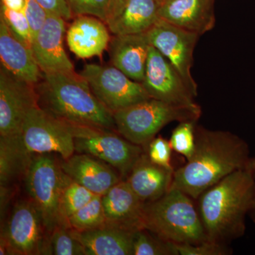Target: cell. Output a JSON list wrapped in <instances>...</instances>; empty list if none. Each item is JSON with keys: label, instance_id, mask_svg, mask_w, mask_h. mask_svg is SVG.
<instances>
[{"label": "cell", "instance_id": "obj_31", "mask_svg": "<svg viewBox=\"0 0 255 255\" xmlns=\"http://www.w3.org/2000/svg\"><path fill=\"white\" fill-rule=\"evenodd\" d=\"M73 16L89 15L107 22L110 0H67Z\"/></svg>", "mask_w": 255, "mask_h": 255}, {"label": "cell", "instance_id": "obj_17", "mask_svg": "<svg viewBox=\"0 0 255 255\" xmlns=\"http://www.w3.org/2000/svg\"><path fill=\"white\" fill-rule=\"evenodd\" d=\"M0 60L1 67L14 76L36 85L43 74L31 46L0 18Z\"/></svg>", "mask_w": 255, "mask_h": 255}, {"label": "cell", "instance_id": "obj_15", "mask_svg": "<svg viewBox=\"0 0 255 255\" xmlns=\"http://www.w3.org/2000/svg\"><path fill=\"white\" fill-rule=\"evenodd\" d=\"M102 197L106 224L133 232L144 229L145 204L125 179L114 185Z\"/></svg>", "mask_w": 255, "mask_h": 255}, {"label": "cell", "instance_id": "obj_28", "mask_svg": "<svg viewBox=\"0 0 255 255\" xmlns=\"http://www.w3.org/2000/svg\"><path fill=\"white\" fill-rule=\"evenodd\" d=\"M51 255H86L85 248L70 233V228L58 225L50 233Z\"/></svg>", "mask_w": 255, "mask_h": 255}, {"label": "cell", "instance_id": "obj_13", "mask_svg": "<svg viewBox=\"0 0 255 255\" xmlns=\"http://www.w3.org/2000/svg\"><path fill=\"white\" fill-rule=\"evenodd\" d=\"M147 33L150 44L168 59L191 90L198 95L197 84L193 78L191 68L194 48L200 36L161 18Z\"/></svg>", "mask_w": 255, "mask_h": 255}, {"label": "cell", "instance_id": "obj_40", "mask_svg": "<svg viewBox=\"0 0 255 255\" xmlns=\"http://www.w3.org/2000/svg\"><path fill=\"white\" fill-rule=\"evenodd\" d=\"M157 1L160 4L161 2H162V1H164V0H157Z\"/></svg>", "mask_w": 255, "mask_h": 255}, {"label": "cell", "instance_id": "obj_12", "mask_svg": "<svg viewBox=\"0 0 255 255\" xmlns=\"http://www.w3.org/2000/svg\"><path fill=\"white\" fill-rule=\"evenodd\" d=\"M38 106L36 85L0 70V137L21 136L23 122Z\"/></svg>", "mask_w": 255, "mask_h": 255}, {"label": "cell", "instance_id": "obj_24", "mask_svg": "<svg viewBox=\"0 0 255 255\" xmlns=\"http://www.w3.org/2000/svg\"><path fill=\"white\" fill-rule=\"evenodd\" d=\"M0 138V181L4 190L16 178L24 177L33 155L25 148L21 136Z\"/></svg>", "mask_w": 255, "mask_h": 255}, {"label": "cell", "instance_id": "obj_25", "mask_svg": "<svg viewBox=\"0 0 255 255\" xmlns=\"http://www.w3.org/2000/svg\"><path fill=\"white\" fill-rule=\"evenodd\" d=\"M95 196L66 174L58 204V225L67 227L69 218L88 204Z\"/></svg>", "mask_w": 255, "mask_h": 255}, {"label": "cell", "instance_id": "obj_34", "mask_svg": "<svg viewBox=\"0 0 255 255\" xmlns=\"http://www.w3.org/2000/svg\"><path fill=\"white\" fill-rule=\"evenodd\" d=\"M23 12L29 21L33 37L43 26L48 16V13L37 0H24Z\"/></svg>", "mask_w": 255, "mask_h": 255}, {"label": "cell", "instance_id": "obj_32", "mask_svg": "<svg viewBox=\"0 0 255 255\" xmlns=\"http://www.w3.org/2000/svg\"><path fill=\"white\" fill-rule=\"evenodd\" d=\"M175 245L179 255H230L233 253L228 245L210 241L197 245Z\"/></svg>", "mask_w": 255, "mask_h": 255}, {"label": "cell", "instance_id": "obj_7", "mask_svg": "<svg viewBox=\"0 0 255 255\" xmlns=\"http://www.w3.org/2000/svg\"><path fill=\"white\" fill-rule=\"evenodd\" d=\"M66 174L53 154H38L31 158L25 174L30 199L41 213L47 231L58 225V204Z\"/></svg>", "mask_w": 255, "mask_h": 255}, {"label": "cell", "instance_id": "obj_30", "mask_svg": "<svg viewBox=\"0 0 255 255\" xmlns=\"http://www.w3.org/2000/svg\"><path fill=\"white\" fill-rule=\"evenodd\" d=\"M0 18L18 36L31 46L33 34L27 17L23 11H16L1 4Z\"/></svg>", "mask_w": 255, "mask_h": 255}, {"label": "cell", "instance_id": "obj_23", "mask_svg": "<svg viewBox=\"0 0 255 255\" xmlns=\"http://www.w3.org/2000/svg\"><path fill=\"white\" fill-rule=\"evenodd\" d=\"M157 0H130L122 14L107 25L114 35L147 33L159 19Z\"/></svg>", "mask_w": 255, "mask_h": 255}, {"label": "cell", "instance_id": "obj_39", "mask_svg": "<svg viewBox=\"0 0 255 255\" xmlns=\"http://www.w3.org/2000/svg\"><path fill=\"white\" fill-rule=\"evenodd\" d=\"M248 169L251 170L252 174L254 176L255 179V157L254 158H251L250 161L249 166H248Z\"/></svg>", "mask_w": 255, "mask_h": 255}, {"label": "cell", "instance_id": "obj_6", "mask_svg": "<svg viewBox=\"0 0 255 255\" xmlns=\"http://www.w3.org/2000/svg\"><path fill=\"white\" fill-rule=\"evenodd\" d=\"M65 124L73 135L75 152L87 154L110 164L123 179H127L145 151V147L132 143L115 130Z\"/></svg>", "mask_w": 255, "mask_h": 255}, {"label": "cell", "instance_id": "obj_22", "mask_svg": "<svg viewBox=\"0 0 255 255\" xmlns=\"http://www.w3.org/2000/svg\"><path fill=\"white\" fill-rule=\"evenodd\" d=\"M84 246L86 255H133L135 233L109 225L86 231L70 229Z\"/></svg>", "mask_w": 255, "mask_h": 255}, {"label": "cell", "instance_id": "obj_36", "mask_svg": "<svg viewBox=\"0 0 255 255\" xmlns=\"http://www.w3.org/2000/svg\"><path fill=\"white\" fill-rule=\"evenodd\" d=\"M129 1L130 0H110L108 17L106 22L107 25L112 23L122 14Z\"/></svg>", "mask_w": 255, "mask_h": 255}, {"label": "cell", "instance_id": "obj_20", "mask_svg": "<svg viewBox=\"0 0 255 255\" xmlns=\"http://www.w3.org/2000/svg\"><path fill=\"white\" fill-rule=\"evenodd\" d=\"M174 172V169L152 162L145 151L125 180L139 199L147 204L160 199L168 192Z\"/></svg>", "mask_w": 255, "mask_h": 255}, {"label": "cell", "instance_id": "obj_3", "mask_svg": "<svg viewBox=\"0 0 255 255\" xmlns=\"http://www.w3.org/2000/svg\"><path fill=\"white\" fill-rule=\"evenodd\" d=\"M43 74L36 85L41 110L64 123L117 131L113 113L101 103L80 74L75 70Z\"/></svg>", "mask_w": 255, "mask_h": 255}, {"label": "cell", "instance_id": "obj_38", "mask_svg": "<svg viewBox=\"0 0 255 255\" xmlns=\"http://www.w3.org/2000/svg\"><path fill=\"white\" fill-rule=\"evenodd\" d=\"M251 219L253 220V222L255 223V182L254 187V192H253V202H252V206L251 211L249 213Z\"/></svg>", "mask_w": 255, "mask_h": 255}, {"label": "cell", "instance_id": "obj_18", "mask_svg": "<svg viewBox=\"0 0 255 255\" xmlns=\"http://www.w3.org/2000/svg\"><path fill=\"white\" fill-rule=\"evenodd\" d=\"M150 46L147 33L114 35L110 47L112 65L128 78L142 82Z\"/></svg>", "mask_w": 255, "mask_h": 255}, {"label": "cell", "instance_id": "obj_9", "mask_svg": "<svg viewBox=\"0 0 255 255\" xmlns=\"http://www.w3.org/2000/svg\"><path fill=\"white\" fill-rule=\"evenodd\" d=\"M80 75L101 103L113 114L151 99L142 82L132 80L114 66L88 64Z\"/></svg>", "mask_w": 255, "mask_h": 255}, {"label": "cell", "instance_id": "obj_21", "mask_svg": "<svg viewBox=\"0 0 255 255\" xmlns=\"http://www.w3.org/2000/svg\"><path fill=\"white\" fill-rule=\"evenodd\" d=\"M209 0H164L159 4V18L199 36L214 27L215 18Z\"/></svg>", "mask_w": 255, "mask_h": 255}, {"label": "cell", "instance_id": "obj_2", "mask_svg": "<svg viewBox=\"0 0 255 255\" xmlns=\"http://www.w3.org/2000/svg\"><path fill=\"white\" fill-rule=\"evenodd\" d=\"M255 182L249 169H241L198 197L196 206L208 241L228 245L244 236Z\"/></svg>", "mask_w": 255, "mask_h": 255}, {"label": "cell", "instance_id": "obj_14", "mask_svg": "<svg viewBox=\"0 0 255 255\" xmlns=\"http://www.w3.org/2000/svg\"><path fill=\"white\" fill-rule=\"evenodd\" d=\"M65 32V20L48 14L43 26L33 36L31 48L42 73L74 70L73 64L64 49Z\"/></svg>", "mask_w": 255, "mask_h": 255}, {"label": "cell", "instance_id": "obj_37", "mask_svg": "<svg viewBox=\"0 0 255 255\" xmlns=\"http://www.w3.org/2000/svg\"><path fill=\"white\" fill-rule=\"evenodd\" d=\"M1 4L16 11H23L24 9V0H1Z\"/></svg>", "mask_w": 255, "mask_h": 255}, {"label": "cell", "instance_id": "obj_26", "mask_svg": "<svg viewBox=\"0 0 255 255\" xmlns=\"http://www.w3.org/2000/svg\"><path fill=\"white\" fill-rule=\"evenodd\" d=\"M106 224L102 196H95L88 204L70 216L67 227L76 231H86Z\"/></svg>", "mask_w": 255, "mask_h": 255}, {"label": "cell", "instance_id": "obj_19", "mask_svg": "<svg viewBox=\"0 0 255 255\" xmlns=\"http://www.w3.org/2000/svg\"><path fill=\"white\" fill-rule=\"evenodd\" d=\"M109 29L100 18L89 15L76 16L67 31L70 51L82 59L100 56L110 43Z\"/></svg>", "mask_w": 255, "mask_h": 255}, {"label": "cell", "instance_id": "obj_1", "mask_svg": "<svg viewBox=\"0 0 255 255\" xmlns=\"http://www.w3.org/2000/svg\"><path fill=\"white\" fill-rule=\"evenodd\" d=\"M249 145L236 134L195 127V150L182 167L174 169L170 189L196 200L206 189L230 174L248 168Z\"/></svg>", "mask_w": 255, "mask_h": 255}, {"label": "cell", "instance_id": "obj_29", "mask_svg": "<svg viewBox=\"0 0 255 255\" xmlns=\"http://www.w3.org/2000/svg\"><path fill=\"white\" fill-rule=\"evenodd\" d=\"M196 122H180L176 127L169 142L172 150L187 158H191L195 150Z\"/></svg>", "mask_w": 255, "mask_h": 255}, {"label": "cell", "instance_id": "obj_16", "mask_svg": "<svg viewBox=\"0 0 255 255\" xmlns=\"http://www.w3.org/2000/svg\"><path fill=\"white\" fill-rule=\"evenodd\" d=\"M60 164L69 177L96 195L103 196L123 180L110 164L87 154L74 153L68 159L62 158Z\"/></svg>", "mask_w": 255, "mask_h": 255}, {"label": "cell", "instance_id": "obj_27", "mask_svg": "<svg viewBox=\"0 0 255 255\" xmlns=\"http://www.w3.org/2000/svg\"><path fill=\"white\" fill-rule=\"evenodd\" d=\"M133 255H179L176 245L146 229L140 230L135 234Z\"/></svg>", "mask_w": 255, "mask_h": 255}, {"label": "cell", "instance_id": "obj_33", "mask_svg": "<svg viewBox=\"0 0 255 255\" xmlns=\"http://www.w3.org/2000/svg\"><path fill=\"white\" fill-rule=\"evenodd\" d=\"M146 153L152 162L169 169H174L171 164L172 147L164 137H155L145 147Z\"/></svg>", "mask_w": 255, "mask_h": 255}, {"label": "cell", "instance_id": "obj_35", "mask_svg": "<svg viewBox=\"0 0 255 255\" xmlns=\"http://www.w3.org/2000/svg\"><path fill=\"white\" fill-rule=\"evenodd\" d=\"M48 14H54L66 20H70L73 15L69 7L67 0H37Z\"/></svg>", "mask_w": 255, "mask_h": 255}, {"label": "cell", "instance_id": "obj_11", "mask_svg": "<svg viewBox=\"0 0 255 255\" xmlns=\"http://www.w3.org/2000/svg\"><path fill=\"white\" fill-rule=\"evenodd\" d=\"M152 99L181 106L197 105V95L191 90L173 65L158 50L149 48L142 82Z\"/></svg>", "mask_w": 255, "mask_h": 255}, {"label": "cell", "instance_id": "obj_4", "mask_svg": "<svg viewBox=\"0 0 255 255\" xmlns=\"http://www.w3.org/2000/svg\"><path fill=\"white\" fill-rule=\"evenodd\" d=\"M194 199L177 189L145 204L144 229L174 244L208 241Z\"/></svg>", "mask_w": 255, "mask_h": 255}, {"label": "cell", "instance_id": "obj_5", "mask_svg": "<svg viewBox=\"0 0 255 255\" xmlns=\"http://www.w3.org/2000/svg\"><path fill=\"white\" fill-rule=\"evenodd\" d=\"M201 112L199 105H177L151 98L114 112L113 117L120 135L145 148L167 124L174 122H196Z\"/></svg>", "mask_w": 255, "mask_h": 255}, {"label": "cell", "instance_id": "obj_10", "mask_svg": "<svg viewBox=\"0 0 255 255\" xmlns=\"http://www.w3.org/2000/svg\"><path fill=\"white\" fill-rule=\"evenodd\" d=\"M21 137L25 148L31 155L55 153L68 159L75 152L73 136L66 124L38 106L28 114Z\"/></svg>", "mask_w": 255, "mask_h": 255}, {"label": "cell", "instance_id": "obj_8", "mask_svg": "<svg viewBox=\"0 0 255 255\" xmlns=\"http://www.w3.org/2000/svg\"><path fill=\"white\" fill-rule=\"evenodd\" d=\"M43 218L31 199L18 202L5 225L0 255H51Z\"/></svg>", "mask_w": 255, "mask_h": 255}]
</instances>
